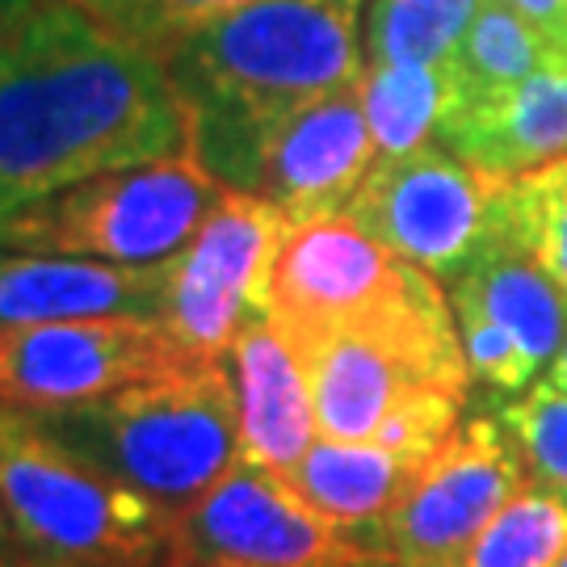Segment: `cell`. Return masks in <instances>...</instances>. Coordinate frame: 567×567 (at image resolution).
Here are the masks:
<instances>
[{"label": "cell", "instance_id": "1", "mask_svg": "<svg viewBox=\"0 0 567 567\" xmlns=\"http://www.w3.org/2000/svg\"><path fill=\"white\" fill-rule=\"evenodd\" d=\"M189 156V114L161 55L72 0L0 13V224L114 168Z\"/></svg>", "mask_w": 567, "mask_h": 567}, {"label": "cell", "instance_id": "2", "mask_svg": "<svg viewBox=\"0 0 567 567\" xmlns=\"http://www.w3.org/2000/svg\"><path fill=\"white\" fill-rule=\"evenodd\" d=\"M365 0H248L177 39L161 60L189 114V156L252 194L269 131L365 76Z\"/></svg>", "mask_w": 567, "mask_h": 567}, {"label": "cell", "instance_id": "3", "mask_svg": "<svg viewBox=\"0 0 567 567\" xmlns=\"http://www.w3.org/2000/svg\"><path fill=\"white\" fill-rule=\"evenodd\" d=\"M25 412L84 463L173 517L240 463V404L227 362H189L89 404Z\"/></svg>", "mask_w": 567, "mask_h": 567}, {"label": "cell", "instance_id": "4", "mask_svg": "<svg viewBox=\"0 0 567 567\" xmlns=\"http://www.w3.org/2000/svg\"><path fill=\"white\" fill-rule=\"evenodd\" d=\"M0 508L25 567H161L173 513L0 400Z\"/></svg>", "mask_w": 567, "mask_h": 567}, {"label": "cell", "instance_id": "5", "mask_svg": "<svg viewBox=\"0 0 567 567\" xmlns=\"http://www.w3.org/2000/svg\"><path fill=\"white\" fill-rule=\"evenodd\" d=\"M269 320L299 344L324 332H421L454 324V307L421 265L395 257L349 215L286 231Z\"/></svg>", "mask_w": 567, "mask_h": 567}, {"label": "cell", "instance_id": "6", "mask_svg": "<svg viewBox=\"0 0 567 567\" xmlns=\"http://www.w3.org/2000/svg\"><path fill=\"white\" fill-rule=\"evenodd\" d=\"M224 189L194 156L114 168L4 219L0 248L105 265H161L198 236Z\"/></svg>", "mask_w": 567, "mask_h": 567}, {"label": "cell", "instance_id": "7", "mask_svg": "<svg viewBox=\"0 0 567 567\" xmlns=\"http://www.w3.org/2000/svg\"><path fill=\"white\" fill-rule=\"evenodd\" d=\"M286 231L282 210L261 194L224 189L198 236L168 261L164 332L203 362H227L244 328L269 316Z\"/></svg>", "mask_w": 567, "mask_h": 567}, {"label": "cell", "instance_id": "8", "mask_svg": "<svg viewBox=\"0 0 567 567\" xmlns=\"http://www.w3.org/2000/svg\"><path fill=\"white\" fill-rule=\"evenodd\" d=\"M383 559L307 508L278 471L236 463L173 517L161 567H379Z\"/></svg>", "mask_w": 567, "mask_h": 567}, {"label": "cell", "instance_id": "9", "mask_svg": "<svg viewBox=\"0 0 567 567\" xmlns=\"http://www.w3.org/2000/svg\"><path fill=\"white\" fill-rule=\"evenodd\" d=\"M189 362L164 324L140 316H89L0 328V400L21 408H72L122 386L164 379Z\"/></svg>", "mask_w": 567, "mask_h": 567}, {"label": "cell", "instance_id": "10", "mask_svg": "<svg viewBox=\"0 0 567 567\" xmlns=\"http://www.w3.org/2000/svg\"><path fill=\"white\" fill-rule=\"evenodd\" d=\"M496 185L501 177L429 143L412 156L374 164L344 215L433 278H458L487 236Z\"/></svg>", "mask_w": 567, "mask_h": 567}, {"label": "cell", "instance_id": "11", "mask_svg": "<svg viewBox=\"0 0 567 567\" xmlns=\"http://www.w3.org/2000/svg\"><path fill=\"white\" fill-rule=\"evenodd\" d=\"M522 492V454L496 421H471L437 450L379 534L391 567H458L466 547Z\"/></svg>", "mask_w": 567, "mask_h": 567}, {"label": "cell", "instance_id": "12", "mask_svg": "<svg viewBox=\"0 0 567 567\" xmlns=\"http://www.w3.org/2000/svg\"><path fill=\"white\" fill-rule=\"evenodd\" d=\"M379 164L362 81L290 110L261 147L252 194L282 210L290 227L344 215Z\"/></svg>", "mask_w": 567, "mask_h": 567}, {"label": "cell", "instance_id": "13", "mask_svg": "<svg viewBox=\"0 0 567 567\" xmlns=\"http://www.w3.org/2000/svg\"><path fill=\"white\" fill-rule=\"evenodd\" d=\"M168 261L105 265L0 248V328L89 320V316H164Z\"/></svg>", "mask_w": 567, "mask_h": 567}, {"label": "cell", "instance_id": "14", "mask_svg": "<svg viewBox=\"0 0 567 567\" xmlns=\"http://www.w3.org/2000/svg\"><path fill=\"white\" fill-rule=\"evenodd\" d=\"M240 404V458L265 471L295 466L316 442V404L303 358L269 316L244 328L227 353Z\"/></svg>", "mask_w": 567, "mask_h": 567}, {"label": "cell", "instance_id": "15", "mask_svg": "<svg viewBox=\"0 0 567 567\" xmlns=\"http://www.w3.org/2000/svg\"><path fill=\"white\" fill-rule=\"evenodd\" d=\"M437 143L492 177H522L567 156V51L505 97L450 114Z\"/></svg>", "mask_w": 567, "mask_h": 567}, {"label": "cell", "instance_id": "16", "mask_svg": "<svg viewBox=\"0 0 567 567\" xmlns=\"http://www.w3.org/2000/svg\"><path fill=\"white\" fill-rule=\"evenodd\" d=\"M450 307L501 324L538 370L555 362L564 344L567 295L526 244L496 224H487L475 257L458 269V278H450Z\"/></svg>", "mask_w": 567, "mask_h": 567}, {"label": "cell", "instance_id": "17", "mask_svg": "<svg viewBox=\"0 0 567 567\" xmlns=\"http://www.w3.org/2000/svg\"><path fill=\"white\" fill-rule=\"evenodd\" d=\"M425 463H412L383 450L379 442H332L320 437L311 442L303 458L286 466V487L316 508L328 526L349 534L353 543L379 555V534L386 517L400 508L408 487L416 484ZM383 559V555H379Z\"/></svg>", "mask_w": 567, "mask_h": 567}, {"label": "cell", "instance_id": "18", "mask_svg": "<svg viewBox=\"0 0 567 567\" xmlns=\"http://www.w3.org/2000/svg\"><path fill=\"white\" fill-rule=\"evenodd\" d=\"M559 55V47L513 4V0H487L480 18L471 21L458 51L450 55V114H463L475 105L505 97L508 89L534 76Z\"/></svg>", "mask_w": 567, "mask_h": 567}, {"label": "cell", "instance_id": "19", "mask_svg": "<svg viewBox=\"0 0 567 567\" xmlns=\"http://www.w3.org/2000/svg\"><path fill=\"white\" fill-rule=\"evenodd\" d=\"M365 118L379 161H400L437 143L450 110L446 63H365Z\"/></svg>", "mask_w": 567, "mask_h": 567}, {"label": "cell", "instance_id": "20", "mask_svg": "<svg viewBox=\"0 0 567 567\" xmlns=\"http://www.w3.org/2000/svg\"><path fill=\"white\" fill-rule=\"evenodd\" d=\"M492 224L526 244L567 295V156L522 177H501Z\"/></svg>", "mask_w": 567, "mask_h": 567}, {"label": "cell", "instance_id": "21", "mask_svg": "<svg viewBox=\"0 0 567 567\" xmlns=\"http://www.w3.org/2000/svg\"><path fill=\"white\" fill-rule=\"evenodd\" d=\"M487 0H374L370 63H450Z\"/></svg>", "mask_w": 567, "mask_h": 567}, {"label": "cell", "instance_id": "22", "mask_svg": "<svg viewBox=\"0 0 567 567\" xmlns=\"http://www.w3.org/2000/svg\"><path fill=\"white\" fill-rule=\"evenodd\" d=\"M564 550L567 501L543 487V492H517L466 547L458 567H555Z\"/></svg>", "mask_w": 567, "mask_h": 567}, {"label": "cell", "instance_id": "23", "mask_svg": "<svg viewBox=\"0 0 567 567\" xmlns=\"http://www.w3.org/2000/svg\"><path fill=\"white\" fill-rule=\"evenodd\" d=\"M93 21H102L110 34L135 42L152 55H164L189 30L206 25L227 9H240L248 0H72Z\"/></svg>", "mask_w": 567, "mask_h": 567}, {"label": "cell", "instance_id": "24", "mask_svg": "<svg viewBox=\"0 0 567 567\" xmlns=\"http://www.w3.org/2000/svg\"><path fill=\"white\" fill-rule=\"evenodd\" d=\"M501 425L508 429L529 475L567 501V391H559L550 379L538 383L526 400L501 412Z\"/></svg>", "mask_w": 567, "mask_h": 567}, {"label": "cell", "instance_id": "25", "mask_svg": "<svg viewBox=\"0 0 567 567\" xmlns=\"http://www.w3.org/2000/svg\"><path fill=\"white\" fill-rule=\"evenodd\" d=\"M458 412H463V395L442 391V386H416L386 412L374 442L400 458L429 463L458 433Z\"/></svg>", "mask_w": 567, "mask_h": 567}, {"label": "cell", "instance_id": "26", "mask_svg": "<svg viewBox=\"0 0 567 567\" xmlns=\"http://www.w3.org/2000/svg\"><path fill=\"white\" fill-rule=\"evenodd\" d=\"M522 13H526L547 39H555V30H559V18H564V9H567V0H513Z\"/></svg>", "mask_w": 567, "mask_h": 567}, {"label": "cell", "instance_id": "27", "mask_svg": "<svg viewBox=\"0 0 567 567\" xmlns=\"http://www.w3.org/2000/svg\"><path fill=\"white\" fill-rule=\"evenodd\" d=\"M0 567H25L21 564V550L13 543V529L4 522V508H0Z\"/></svg>", "mask_w": 567, "mask_h": 567}, {"label": "cell", "instance_id": "28", "mask_svg": "<svg viewBox=\"0 0 567 567\" xmlns=\"http://www.w3.org/2000/svg\"><path fill=\"white\" fill-rule=\"evenodd\" d=\"M550 383L559 386V391H567V337L559 344V353H555V365H550Z\"/></svg>", "mask_w": 567, "mask_h": 567}, {"label": "cell", "instance_id": "29", "mask_svg": "<svg viewBox=\"0 0 567 567\" xmlns=\"http://www.w3.org/2000/svg\"><path fill=\"white\" fill-rule=\"evenodd\" d=\"M555 47H559V51H567V9H564V18H559V30H555Z\"/></svg>", "mask_w": 567, "mask_h": 567}, {"label": "cell", "instance_id": "30", "mask_svg": "<svg viewBox=\"0 0 567 567\" xmlns=\"http://www.w3.org/2000/svg\"><path fill=\"white\" fill-rule=\"evenodd\" d=\"M13 4H18V0H0V13H4V9H13Z\"/></svg>", "mask_w": 567, "mask_h": 567}, {"label": "cell", "instance_id": "31", "mask_svg": "<svg viewBox=\"0 0 567 567\" xmlns=\"http://www.w3.org/2000/svg\"><path fill=\"white\" fill-rule=\"evenodd\" d=\"M555 567H567V550H564V559H559V564H555Z\"/></svg>", "mask_w": 567, "mask_h": 567}, {"label": "cell", "instance_id": "32", "mask_svg": "<svg viewBox=\"0 0 567 567\" xmlns=\"http://www.w3.org/2000/svg\"><path fill=\"white\" fill-rule=\"evenodd\" d=\"M383 567H391V564H383Z\"/></svg>", "mask_w": 567, "mask_h": 567}, {"label": "cell", "instance_id": "33", "mask_svg": "<svg viewBox=\"0 0 567 567\" xmlns=\"http://www.w3.org/2000/svg\"><path fill=\"white\" fill-rule=\"evenodd\" d=\"M379 567H383V564H379Z\"/></svg>", "mask_w": 567, "mask_h": 567}]
</instances>
